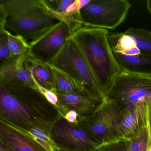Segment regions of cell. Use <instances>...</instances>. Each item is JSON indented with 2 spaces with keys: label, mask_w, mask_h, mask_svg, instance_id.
<instances>
[{
  "label": "cell",
  "mask_w": 151,
  "mask_h": 151,
  "mask_svg": "<svg viewBox=\"0 0 151 151\" xmlns=\"http://www.w3.org/2000/svg\"><path fill=\"white\" fill-rule=\"evenodd\" d=\"M131 6L126 0H91L80 10L83 26L115 29L124 22Z\"/></svg>",
  "instance_id": "5b68a950"
},
{
  "label": "cell",
  "mask_w": 151,
  "mask_h": 151,
  "mask_svg": "<svg viewBox=\"0 0 151 151\" xmlns=\"http://www.w3.org/2000/svg\"><path fill=\"white\" fill-rule=\"evenodd\" d=\"M58 151H65V150H62V149H59V150H58Z\"/></svg>",
  "instance_id": "d6a6232c"
},
{
  "label": "cell",
  "mask_w": 151,
  "mask_h": 151,
  "mask_svg": "<svg viewBox=\"0 0 151 151\" xmlns=\"http://www.w3.org/2000/svg\"><path fill=\"white\" fill-rule=\"evenodd\" d=\"M56 93L59 99L57 109L62 117L70 110L76 111L79 117L90 116L100 106L105 99H98L78 93Z\"/></svg>",
  "instance_id": "8fae6325"
},
{
  "label": "cell",
  "mask_w": 151,
  "mask_h": 151,
  "mask_svg": "<svg viewBox=\"0 0 151 151\" xmlns=\"http://www.w3.org/2000/svg\"><path fill=\"white\" fill-rule=\"evenodd\" d=\"M124 32L132 36L141 52L151 57V32L142 28H130Z\"/></svg>",
  "instance_id": "44dd1931"
},
{
  "label": "cell",
  "mask_w": 151,
  "mask_h": 151,
  "mask_svg": "<svg viewBox=\"0 0 151 151\" xmlns=\"http://www.w3.org/2000/svg\"><path fill=\"white\" fill-rule=\"evenodd\" d=\"M11 58L6 29L0 32V60L1 65Z\"/></svg>",
  "instance_id": "d4e9b609"
},
{
  "label": "cell",
  "mask_w": 151,
  "mask_h": 151,
  "mask_svg": "<svg viewBox=\"0 0 151 151\" xmlns=\"http://www.w3.org/2000/svg\"><path fill=\"white\" fill-rule=\"evenodd\" d=\"M119 122L120 115L115 105L105 98L92 115L78 116L77 124L104 145L122 139L119 133Z\"/></svg>",
  "instance_id": "8992f818"
},
{
  "label": "cell",
  "mask_w": 151,
  "mask_h": 151,
  "mask_svg": "<svg viewBox=\"0 0 151 151\" xmlns=\"http://www.w3.org/2000/svg\"><path fill=\"white\" fill-rule=\"evenodd\" d=\"M50 66L53 73L56 91L55 92L62 93H84L80 87L73 79L61 71L55 68L51 65Z\"/></svg>",
  "instance_id": "ffe728a7"
},
{
  "label": "cell",
  "mask_w": 151,
  "mask_h": 151,
  "mask_svg": "<svg viewBox=\"0 0 151 151\" xmlns=\"http://www.w3.org/2000/svg\"><path fill=\"white\" fill-rule=\"evenodd\" d=\"M108 39L114 53L129 55L141 53L134 38L125 32L109 33Z\"/></svg>",
  "instance_id": "ac0fdd59"
},
{
  "label": "cell",
  "mask_w": 151,
  "mask_h": 151,
  "mask_svg": "<svg viewBox=\"0 0 151 151\" xmlns=\"http://www.w3.org/2000/svg\"><path fill=\"white\" fill-rule=\"evenodd\" d=\"M0 119L24 129L41 127L50 133L29 107L14 93L0 85Z\"/></svg>",
  "instance_id": "9c48e42d"
},
{
  "label": "cell",
  "mask_w": 151,
  "mask_h": 151,
  "mask_svg": "<svg viewBox=\"0 0 151 151\" xmlns=\"http://www.w3.org/2000/svg\"><path fill=\"white\" fill-rule=\"evenodd\" d=\"M75 0H44V3L49 14L64 13Z\"/></svg>",
  "instance_id": "cb8c5ba5"
},
{
  "label": "cell",
  "mask_w": 151,
  "mask_h": 151,
  "mask_svg": "<svg viewBox=\"0 0 151 151\" xmlns=\"http://www.w3.org/2000/svg\"><path fill=\"white\" fill-rule=\"evenodd\" d=\"M6 13L5 29L28 43L60 21L47 11L44 0H1Z\"/></svg>",
  "instance_id": "7a4b0ae2"
},
{
  "label": "cell",
  "mask_w": 151,
  "mask_h": 151,
  "mask_svg": "<svg viewBox=\"0 0 151 151\" xmlns=\"http://www.w3.org/2000/svg\"><path fill=\"white\" fill-rule=\"evenodd\" d=\"M97 151H127V141L120 139L103 145Z\"/></svg>",
  "instance_id": "484cf974"
},
{
  "label": "cell",
  "mask_w": 151,
  "mask_h": 151,
  "mask_svg": "<svg viewBox=\"0 0 151 151\" xmlns=\"http://www.w3.org/2000/svg\"><path fill=\"white\" fill-rule=\"evenodd\" d=\"M39 92L45 98L49 103L58 108L59 99L56 92L45 90L41 87L40 89Z\"/></svg>",
  "instance_id": "4316f807"
},
{
  "label": "cell",
  "mask_w": 151,
  "mask_h": 151,
  "mask_svg": "<svg viewBox=\"0 0 151 151\" xmlns=\"http://www.w3.org/2000/svg\"><path fill=\"white\" fill-rule=\"evenodd\" d=\"M71 35L62 21L29 43V52L33 57L48 63L61 49Z\"/></svg>",
  "instance_id": "30bf717a"
},
{
  "label": "cell",
  "mask_w": 151,
  "mask_h": 151,
  "mask_svg": "<svg viewBox=\"0 0 151 151\" xmlns=\"http://www.w3.org/2000/svg\"><path fill=\"white\" fill-rule=\"evenodd\" d=\"M147 125L151 136V104L147 107Z\"/></svg>",
  "instance_id": "f1b7e54d"
},
{
  "label": "cell",
  "mask_w": 151,
  "mask_h": 151,
  "mask_svg": "<svg viewBox=\"0 0 151 151\" xmlns=\"http://www.w3.org/2000/svg\"><path fill=\"white\" fill-rule=\"evenodd\" d=\"M146 110L134 109L119 112V131L120 137L130 140L137 137L147 124Z\"/></svg>",
  "instance_id": "4fadbf2b"
},
{
  "label": "cell",
  "mask_w": 151,
  "mask_h": 151,
  "mask_svg": "<svg viewBox=\"0 0 151 151\" xmlns=\"http://www.w3.org/2000/svg\"><path fill=\"white\" fill-rule=\"evenodd\" d=\"M149 132L147 124L142 129L137 136L127 141V151H147Z\"/></svg>",
  "instance_id": "603a6c76"
},
{
  "label": "cell",
  "mask_w": 151,
  "mask_h": 151,
  "mask_svg": "<svg viewBox=\"0 0 151 151\" xmlns=\"http://www.w3.org/2000/svg\"><path fill=\"white\" fill-rule=\"evenodd\" d=\"M29 51L22 55L11 58L0 66V82L15 81L24 84L39 92L40 87L33 81L24 66Z\"/></svg>",
  "instance_id": "7c38bea8"
},
{
  "label": "cell",
  "mask_w": 151,
  "mask_h": 151,
  "mask_svg": "<svg viewBox=\"0 0 151 151\" xmlns=\"http://www.w3.org/2000/svg\"><path fill=\"white\" fill-rule=\"evenodd\" d=\"M11 58H16L29 51V44L22 37L14 35L6 30Z\"/></svg>",
  "instance_id": "7402d4cb"
},
{
  "label": "cell",
  "mask_w": 151,
  "mask_h": 151,
  "mask_svg": "<svg viewBox=\"0 0 151 151\" xmlns=\"http://www.w3.org/2000/svg\"><path fill=\"white\" fill-rule=\"evenodd\" d=\"M123 72L151 78V57L141 53L136 55L114 53Z\"/></svg>",
  "instance_id": "9a60e30c"
},
{
  "label": "cell",
  "mask_w": 151,
  "mask_h": 151,
  "mask_svg": "<svg viewBox=\"0 0 151 151\" xmlns=\"http://www.w3.org/2000/svg\"><path fill=\"white\" fill-rule=\"evenodd\" d=\"M108 30L83 26L69 39L86 63L104 97L122 70L109 41Z\"/></svg>",
  "instance_id": "6da1fadb"
},
{
  "label": "cell",
  "mask_w": 151,
  "mask_h": 151,
  "mask_svg": "<svg viewBox=\"0 0 151 151\" xmlns=\"http://www.w3.org/2000/svg\"><path fill=\"white\" fill-rule=\"evenodd\" d=\"M50 136L59 149L66 151H97L103 145L78 124L60 116L54 123Z\"/></svg>",
  "instance_id": "52a82bcc"
},
{
  "label": "cell",
  "mask_w": 151,
  "mask_h": 151,
  "mask_svg": "<svg viewBox=\"0 0 151 151\" xmlns=\"http://www.w3.org/2000/svg\"><path fill=\"white\" fill-rule=\"evenodd\" d=\"M147 8L151 14V0H147Z\"/></svg>",
  "instance_id": "1f68e13d"
},
{
  "label": "cell",
  "mask_w": 151,
  "mask_h": 151,
  "mask_svg": "<svg viewBox=\"0 0 151 151\" xmlns=\"http://www.w3.org/2000/svg\"><path fill=\"white\" fill-rule=\"evenodd\" d=\"M90 1L91 0H75L65 12L54 14L52 16L58 21L64 22L68 25L72 34L83 27L80 10Z\"/></svg>",
  "instance_id": "d6986e66"
},
{
  "label": "cell",
  "mask_w": 151,
  "mask_h": 151,
  "mask_svg": "<svg viewBox=\"0 0 151 151\" xmlns=\"http://www.w3.org/2000/svg\"><path fill=\"white\" fill-rule=\"evenodd\" d=\"M48 63L73 79L83 93L98 99H105L86 63L69 39Z\"/></svg>",
  "instance_id": "277c9868"
},
{
  "label": "cell",
  "mask_w": 151,
  "mask_h": 151,
  "mask_svg": "<svg viewBox=\"0 0 151 151\" xmlns=\"http://www.w3.org/2000/svg\"><path fill=\"white\" fill-rule=\"evenodd\" d=\"M0 85L4 86L20 99L49 130L56 120L61 116L57 108L33 88L15 81L0 82Z\"/></svg>",
  "instance_id": "ba28073f"
},
{
  "label": "cell",
  "mask_w": 151,
  "mask_h": 151,
  "mask_svg": "<svg viewBox=\"0 0 151 151\" xmlns=\"http://www.w3.org/2000/svg\"><path fill=\"white\" fill-rule=\"evenodd\" d=\"M0 139L15 151H46L29 138L1 122Z\"/></svg>",
  "instance_id": "2e32d148"
},
{
  "label": "cell",
  "mask_w": 151,
  "mask_h": 151,
  "mask_svg": "<svg viewBox=\"0 0 151 151\" xmlns=\"http://www.w3.org/2000/svg\"><path fill=\"white\" fill-rule=\"evenodd\" d=\"M105 98L114 104L119 112L134 109L146 110L151 104V78L122 71Z\"/></svg>",
  "instance_id": "3957f363"
},
{
  "label": "cell",
  "mask_w": 151,
  "mask_h": 151,
  "mask_svg": "<svg viewBox=\"0 0 151 151\" xmlns=\"http://www.w3.org/2000/svg\"><path fill=\"white\" fill-rule=\"evenodd\" d=\"M147 127H148V126H147ZM148 132H149V139H148V145L147 151H151V136L150 132H149V129H148Z\"/></svg>",
  "instance_id": "4dcf8cb0"
},
{
  "label": "cell",
  "mask_w": 151,
  "mask_h": 151,
  "mask_svg": "<svg viewBox=\"0 0 151 151\" xmlns=\"http://www.w3.org/2000/svg\"><path fill=\"white\" fill-rule=\"evenodd\" d=\"M0 151H15L8 145L4 141L0 139Z\"/></svg>",
  "instance_id": "f546056e"
},
{
  "label": "cell",
  "mask_w": 151,
  "mask_h": 151,
  "mask_svg": "<svg viewBox=\"0 0 151 151\" xmlns=\"http://www.w3.org/2000/svg\"><path fill=\"white\" fill-rule=\"evenodd\" d=\"M24 66L37 85L56 92L53 73L49 64L37 60L29 52L24 61Z\"/></svg>",
  "instance_id": "5bb4252c"
},
{
  "label": "cell",
  "mask_w": 151,
  "mask_h": 151,
  "mask_svg": "<svg viewBox=\"0 0 151 151\" xmlns=\"http://www.w3.org/2000/svg\"><path fill=\"white\" fill-rule=\"evenodd\" d=\"M63 117L68 122L77 124L78 121V114L75 110H70L65 114Z\"/></svg>",
  "instance_id": "83f0119b"
},
{
  "label": "cell",
  "mask_w": 151,
  "mask_h": 151,
  "mask_svg": "<svg viewBox=\"0 0 151 151\" xmlns=\"http://www.w3.org/2000/svg\"><path fill=\"white\" fill-rule=\"evenodd\" d=\"M0 122L29 138L46 151H58L59 149L51 139L50 133L41 127L34 126L24 129L2 119H0Z\"/></svg>",
  "instance_id": "e0dca14e"
}]
</instances>
